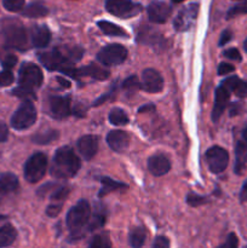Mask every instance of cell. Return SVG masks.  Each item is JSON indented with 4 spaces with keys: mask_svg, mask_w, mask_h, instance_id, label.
<instances>
[{
    "mask_svg": "<svg viewBox=\"0 0 247 248\" xmlns=\"http://www.w3.org/2000/svg\"><path fill=\"white\" fill-rule=\"evenodd\" d=\"M80 169V160L74 150L62 147L56 152L51 165V176L57 179H68L74 177Z\"/></svg>",
    "mask_w": 247,
    "mask_h": 248,
    "instance_id": "obj_1",
    "label": "cell"
},
{
    "mask_svg": "<svg viewBox=\"0 0 247 248\" xmlns=\"http://www.w3.org/2000/svg\"><path fill=\"white\" fill-rule=\"evenodd\" d=\"M91 218V207L86 200H80L75 206H73L68 212L65 222L68 229L70 230V239L79 240L86 234L87 224Z\"/></svg>",
    "mask_w": 247,
    "mask_h": 248,
    "instance_id": "obj_2",
    "label": "cell"
},
{
    "mask_svg": "<svg viewBox=\"0 0 247 248\" xmlns=\"http://www.w3.org/2000/svg\"><path fill=\"white\" fill-rule=\"evenodd\" d=\"M2 38L7 47L24 51L28 48V36L23 24L16 19H7L2 23Z\"/></svg>",
    "mask_w": 247,
    "mask_h": 248,
    "instance_id": "obj_3",
    "label": "cell"
},
{
    "mask_svg": "<svg viewBox=\"0 0 247 248\" xmlns=\"http://www.w3.org/2000/svg\"><path fill=\"white\" fill-rule=\"evenodd\" d=\"M47 170V157L45 154L38 152L31 155L24 165V178L29 183L41 181Z\"/></svg>",
    "mask_w": 247,
    "mask_h": 248,
    "instance_id": "obj_4",
    "label": "cell"
},
{
    "mask_svg": "<svg viewBox=\"0 0 247 248\" xmlns=\"http://www.w3.org/2000/svg\"><path fill=\"white\" fill-rule=\"evenodd\" d=\"M36 121V109L33 103L29 101H24L14 113L11 118V126L15 130H27L34 125Z\"/></svg>",
    "mask_w": 247,
    "mask_h": 248,
    "instance_id": "obj_5",
    "label": "cell"
},
{
    "mask_svg": "<svg viewBox=\"0 0 247 248\" xmlns=\"http://www.w3.org/2000/svg\"><path fill=\"white\" fill-rule=\"evenodd\" d=\"M18 84L21 87L28 90L39 89L43 84V73L41 69L34 63H23L19 68Z\"/></svg>",
    "mask_w": 247,
    "mask_h": 248,
    "instance_id": "obj_6",
    "label": "cell"
},
{
    "mask_svg": "<svg viewBox=\"0 0 247 248\" xmlns=\"http://www.w3.org/2000/svg\"><path fill=\"white\" fill-rule=\"evenodd\" d=\"M127 58V50L120 44H111L102 48L97 55V60L104 65H119Z\"/></svg>",
    "mask_w": 247,
    "mask_h": 248,
    "instance_id": "obj_7",
    "label": "cell"
},
{
    "mask_svg": "<svg viewBox=\"0 0 247 248\" xmlns=\"http://www.w3.org/2000/svg\"><path fill=\"white\" fill-rule=\"evenodd\" d=\"M106 7L109 14L121 18H130L142 11V6L131 0H107Z\"/></svg>",
    "mask_w": 247,
    "mask_h": 248,
    "instance_id": "obj_8",
    "label": "cell"
},
{
    "mask_svg": "<svg viewBox=\"0 0 247 248\" xmlns=\"http://www.w3.org/2000/svg\"><path fill=\"white\" fill-rule=\"evenodd\" d=\"M206 162L212 173H220L224 171L229 162V154L225 149L215 145L206 152Z\"/></svg>",
    "mask_w": 247,
    "mask_h": 248,
    "instance_id": "obj_9",
    "label": "cell"
},
{
    "mask_svg": "<svg viewBox=\"0 0 247 248\" xmlns=\"http://www.w3.org/2000/svg\"><path fill=\"white\" fill-rule=\"evenodd\" d=\"M199 14V4L186 5L185 7L178 12L173 21L174 29L177 31H185L190 29V27L195 23L196 17Z\"/></svg>",
    "mask_w": 247,
    "mask_h": 248,
    "instance_id": "obj_10",
    "label": "cell"
},
{
    "mask_svg": "<svg viewBox=\"0 0 247 248\" xmlns=\"http://www.w3.org/2000/svg\"><path fill=\"white\" fill-rule=\"evenodd\" d=\"M140 89L149 93H157L164 89V79L157 70L148 68L142 73Z\"/></svg>",
    "mask_w": 247,
    "mask_h": 248,
    "instance_id": "obj_11",
    "label": "cell"
},
{
    "mask_svg": "<svg viewBox=\"0 0 247 248\" xmlns=\"http://www.w3.org/2000/svg\"><path fill=\"white\" fill-rule=\"evenodd\" d=\"M50 113L55 119L62 120L70 115V99L69 97L52 96L48 99Z\"/></svg>",
    "mask_w": 247,
    "mask_h": 248,
    "instance_id": "obj_12",
    "label": "cell"
},
{
    "mask_svg": "<svg viewBox=\"0 0 247 248\" xmlns=\"http://www.w3.org/2000/svg\"><path fill=\"white\" fill-rule=\"evenodd\" d=\"M171 16V7L164 1H153L148 6V17L150 22L162 24Z\"/></svg>",
    "mask_w": 247,
    "mask_h": 248,
    "instance_id": "obj_13",
    "label": "cell"
},
{
    "mask_svg": "<svg viewBox=\"0 0 247 248\" xmlns=\"http://www.w3.org/2000/svg\"><path fill=\"white\" fill-rule=\"evenodd\" d=\"M107 143L116 153H123L130 145V136L127 132L120 130L110 131L107 136Z\"/></svg>",
    "mask_w": 247,
    "mask_h": 248,
    "instance_id": "obj_14",
    "label": "cell"
},
{
    "mask_svg": "<svg viewBox=\"0 0 247 248\" xmlns=\"http://www.w3.org/2000/svg\"><path fill=\"white\" fill-rule=\"evenodd\" d=\"M230 99V92L225 89L224 86L220 85L217 90H216V98H215V106H213L212 110V121L217 123L219 118L222 116L223 111L227 108L228 103Z\"/></svg>",
    "mask_w": 247,
    "mask_h": 248,
    "instance_id": "obj_15",
    "label": "cell"
},
{
    "mask_svg": "<svg viewBox=\"0 0 247 248\" xmlns=\"http://www.w3.org/2000/svg\"><path fill=\"white\" fill-rule=\"evenodd\" d=\"M77 149H79L80 154L84 156L85 160H91L94 155L97 154L98 150V138L96 136L87 135L82 136L77 143Z\"/></svg>",
    "mask_w": 247,
    "mask_h": 248,
    "instance_id": "obj_16",
    "label": "cell"
},
{
    "mask_svg": "<svg viewBox=\"0 0 247 248\" xmlns=\"http://www.w3.org/2000/svg\"><path fill=\"white\" fill-rule=\"evenodd\" d=\"M170 169H171V162L165 155H153L148 160V170L153 176H164L170 171Z\"/></svg>",
    "mask_w": 247,
    "mask_h": 248,
    "instance_id": "obj_17",
    "label": "cell"
},
{
    "mask_svg": "<svg viewBox=\"0 0 247 248\" xmlns=\"http://www.w3.org/2000/svg\"><path fill=\"white\" fill-rule=\"evenodd\" d=\"M31 40L35 47H45L51 40V31L45 24L33 26L31 29Z\"/></svg>",
    "mask_w": 247,
    "mask_h": 248,
    "instance_id": "obj_18",
    "label": "cell"
},
{
    "mask_svg": "<svg viewBox=\"0 0 247 248\" xmlns=\"http://www.w3.org/2000/svg\"><path fill=\"white\" fill-rule=\"evenodd\" d=\"M17 188H18V178L14 173L6 172L0 174V196L15 193Z\"/></svg>",
    "mask_w": 247,
    "mask_h": 248,
    "instance_id": "obj_19",
    "label": "cell"
},
{
    "mask_svg": "<svg viewBox=\"0 0 247 248\" xmlns=\"http://www.w3.org/2000/svg\"><path fill=\"white\" fill-rule=\"evenodd\" d=\"M222 86H224L229 92H234L237 97L247 96V82L237 77H230L225 79L222 82Z\"/></svg>",
    "mask_w": 247,
    "mask_h": 248,
    "instance_id": "obj_20",
    "label": "cell"
},
{
    "mask_svg": "<svg viewBox=\"0 0 247 248\" xmlns=\"http://www.w3.org/2000/svg\"><path fill=\"white\" fill-rule=\"evenodd\" d=\"M77 77H91L96 80H106L108 79L109 72L99 65L91 63L86 67L77 69Z\"/></svg>",
    "mask_w": 247,
    "mask_h": 248,
    "instance_id": "obj_21",
    "label": "cell"
},
{
    "mask_svg": "<svg viewBox=\"0 0 247 248\" xmlns=\"http://www.w3.org/2000/svg\"><path fill=\"white\" fill-rule=\"evenodd\" d=\"M235 155H236V160H235V172L237 174H242V172L245 171L247 165V143L244 140H240L236 144Z\"/></svg>",
    "mask_w": 247,
    "mask_h": 248,
    "instance_id": "obj_22",
    "label": "cell"
},
{
    "mask_svg": "<svg viewBox=\"0 0 247 248\" xmlns=\"http://www.w3.org/2000/svg\"><path fill=\"white\" fill-rule=\"evenodd\" d=\"M147 240V232L142 227H135L130 230L128 234V242L132 248H140L145 244Z\"/></svg>",
    "mask_w": 247,
    "mask_h": 248,
    "instance_id": "obj_23",
    "label": "cell"
},
{
    "mask_svg": "<svg viewBox=\"0 0 247 248\" xmlns=\"http://www.w3.org/2000/svg\"><path fill=\"white\" fill-rule=\"evenodd\" d=\"M17 237V232L11 224H5L0 227V248L10 246L15 242Z\"/></svg>",
    "mask_w": 247,
    "mask_h": 248,
    "instance_id": "obj_24",
    "label": "cell"
},
{
    "mask_svg": "<svg viewBox=\"0 0 247 248\" xmlns=\"http://www.w3.org/2000/svg\"><path fill=\"white\" fill-rule=\"evenodd\" d=\"M102 188L99 190L98 196L99 198H103V196L108 195L109 193H113V191L119 190V189H127V186L120 183V182H116L114 179L108 178V177H104V178L101 179Z\"/></svg>",
    "mask_w": 247,
    "mask_h": 248,
    "instance_id": "obj_25",
    "label": "cell"
},
{
    "mask_svg": "<svg viewBox=\"0 0 247 248\" xmlns=\"http://www.w3.org/2000/svg\"><path fill=\"white\" fill-rule=\"evenodd\" d=\"M22 14H23V16L31 17V18H39V17L46 16L48 14V10L41 2H31L28 6L24 7Z\"/></svg>",
    "mask_w": 247,
    "mask_h": 248,
    "instance_id": "obj_26",
    "label": "cell"
},
{
    "mask_svg": "<svg viewBox=\"0 0 247 248\" xmlns=\"http://www.w3.org/2000/svg\"><path fill=\"white\" fill-rule=\"evenodd\" d=\"M97 26L99 27L102 31H103L106 35H110V36H127V33L124 31L123 28H120L119 26L116 24L111 23V22L108 21H99L97 23Z\"/></svg>",
    "mask_w": 247,
    "mask_h": 248,
    "instance_id": "obj_27",
    "label": "cell"
},
{
    "mask_svg": "<svg viewBox=\"0 0 247 248\" xmlns=\"http://www.w3.org/2000/svg\"><path fill=\"white\" fill-rule=\"evenodd\" d=\"M109 121H110L111 125L115 126H123L127 125L128 124V116L126 114L125 110L120 108H114L111 109L110 113H109Z\"/></svg>",
    "mask_w": 247,
    "mask_h": 248,
    "instance_id": "obj_28",
    "label": "cell"
},
{
    "mask_svg": "<svg viewBox=\"0 0 247 248\" xmlns=\"http://www.w3.org/2000/svg\"><path fill=\"white\" fill-rule=\"evenodd\" d=\"M87 248H111V241L108 232L94 235Z\"/></svg>",
    "mask_w": 247,
    "mask_h": 248,
    "instance_id": "obj_29",
    "label": "cell"
},
{
    "mask_svg": "<svg viewBox=\"0 0 247 248\" xmlns=\"http://www.w3.org/2000/svg\"><path fill=\"white\" fill-rule=\"evenodd\" d=\"M56 138H58V132L53 130H47L46 132L38 133L36 136H34L33 140L38 144H48L50 142L55 140Z\"/></svg>",
    "mask_w": 247,
    "mask_h": 248,
    "instance_id": "obj_30",
    "label": "cell"
},
{
    "mask_svg": "<svg viewBox=\"0 0 247 248\" xmlns=\"http://www.w3.org/2000/svg\"><path fill=\"white\" fill-rule=\"evenodd\" d=\"M106 223V216L102 212H96L92 218H90V222L87 224V232H93V230L98 229V228L103 227Z\"/></svg>",
    "mask_w": 247,
    "mask_h": 248,
    "instance_id": "obj_31",
    "label": "cell"
},
{
    "mask_svg": "<svg viewBox=\"0 0 247 248\" xmlns=\"http://www.w3.org/2000/svg\"><path fill=\"white\" fill-rule=\"evenodd\" d=\"M123 89L125 90L128 94L136 93V92L140 89V84L139 81H138L137 77H136V75H131V77H128L127 79L124 81Z\"/></svg>",
    "mask_w": 247,
    "mask_h": 248,
    "instance_id": "obj_32",
    "label": "cell"
},
{
    "mask_svg": "<svg viewBox=\"0 0 247 248\" xmlns=\"http://www.w3.org/2000/svg\"><path fill=\"white\" fill-rule=\"evenodd\" d=\"M247 14V0H241V2L236 4L235 6H232V9L228 11L227 18H232V17H236L239 15H245Z\"/></svg>",
    "mask_w": 247,
    "mask_h": 248,
    "instance_id": "obj_33",
    "label": "cell"
},
{
    "mask_svg": "<svg viewBox=\"0 0 247 248\" xmlns=\"http://www.w3.org/2000/svg\"><path fill=\"white\" fill-rule=\"evenodd\" d=\"M12 93L15 94V96L19 97V98L24 99V101H35L36 99V96L34 94V91L33 90H28V89H24V87H17V89H15L14 91H12Z\"/></svg>",
    "mask_w": 247,
    "mask_h": 248,
    "instance_id": "obj_34",
    "label": "cell"
},
{
    "mask_svg": "<svg viewBox=\"0 0 247 248\" xmlns=\"http://www.w3.org/2000/svg\"><path fill=\"white\" fill-rule=\"evenodd\" d=\"M68 194H69V189L67 186H58V188L53 189L50 195V199L53 202H62L67 198Z\"/></svg>",
    "mask_w": 247,
    "mask_h": 248,
    "instance_id": "obj_35",
    "label": "cell"
},
{
    "mask_svg": "<svg viewBox=\"0 0 247 248\" xmlns=\"http://www.w3.org/2000/svg\"><path fill=\"white\" fill-rule=\"evenodd\" d=\"M5 9L10 12H18L23 9L24 0H4L2 1Z\"/></svg>",
    "mask_w": 247,
    "mask_h": 248,
    "instance_id": "obj_36",
    "label": "cell"
},
{
    "mask_svg": "<svg viewBox=\"0 0 247 248\" xmlns=\"http://www.w3.org/2000/svg\"><path fill=\"white\" fill-rule=\"evenodd\" d=\"M14 80L15 78L11 70L5 69L0 73V86H9L14 82Z\"/></svg>",
    "mask_w": 247,
    "mask_h": 248,
    "instance_id": "obj_37",
    "label": "cell"
},
{
    "mask_svg": "<svg viewBox=\"0 0 247 248\" xmlns=\"http://www.w3.org/2000/svg\"><path fill=\"white\" fill-rule=\"evenodd\" d=\"M186 202L188 205L193 206V207H196V206H200L202 203L206 202V198L200 195H196V194L190 193L188 196H186Z\"/></svg>",
    "mask_w": 247,
    "mask_h": 248,
    "instance_id": "obj_38",
    "label": "cell"
},
{
    "mask_svg": "<svg viewBox=\"0 0 247 248\" xmlns=\"http://www.w3.org/2000/svg\"><path fill=\"white\" fill-rule=\"evenodd\" d=\"M237 246H239V239H237V236L234 232H232V234L228 235L224 244L220 245V246L217 248H237Z\"/></svg>",
    "mask_w": 247,
    "mask_h": 248,
    "instance_id": "obj_39",
    "label": "cell"
},
{
    "mask_svg": "<svg viewBox=\"0 0 247 248\" xmlns=\"http://www.w3.org/2000/svg\"><path fill=\"white\" fill-rule=\"evenodd\" d=\"M62 202H52L47 208H46V215L48 217H56L60 215L61 210H62Z\"/></svg>",
    "mask_w": 247,
    "mask_h": 248,
    "instance_id": "obj_40",
    "label": "cell"
},
{
    "mask_svg": "<svg viewBox=\"0 0 247 248\" xmlns=\"http://www.w3.org/2000/svg\"><path fill=\"white\" fill-rule=\"evenodd\" d=\"M1 63H2V67H4L5 69L10 70V69H12L15 65H16L17 57L15 55H7L6 57L1 61Z\"/></svg>",
    "mask_w": 247,
    "mask_h": 248,
    "instance_id": "obj_41",
    "label": "cell"
},
{
    "mask_svg": "<svg viewBox=\"0 0 247 248\" xmlns=\"http://www.w3.org/2000/svg\"><path fill=\"white\" fill-rule=\"evenodd\" d=\"M152 248H170V240L166 236H157L153 242Z\"/></svg>",
    "mask_w": 247,
    "mask_h": 248,
    "instance_id": "obj_42",
    "label": "cell"
},
{
    "mask_svg": "<svg viewBox=\"0 0 247 248\" xmlns=\"http://www.w3.org/2000/svg\"><path fill=\"white\" fill-rule=\"evenodd\" d=\"M223 55H224V57L229 58V60L232 61H237V62H240V61L242 60L241 55H240L237 48H229V50H225Z\"/></svg>",
    "mask_w": 247,
    "mask_h": 248,
    "instance_id": "obj_43",
    "label": "cell"
},
{
    "mask_svg": "<svg viewBox=\"0 0 247 248\" xmlns=\"http://www.w3.org/2000/svg\"><path fill=\"white\" fill-rule=\"evenodd\" d=\"M234 70H235V67L232 64H230V63L223 62L218 65V75L230 74V73H232Z\"/></svg>",
    "mask_w": 247,
    "mask_h": 248,
    "instance_id": "obj_44",
    "label": "cell"
},
{
    "mask_svg": "<svg viewBox=\"0 0 247 248\" xmlns=\"http://www.w3.org/2000/svg\"><path fill=\"white\" fill-rule=\"evenodd\" d=\"M232 39V33L230 31H228V29H225V31L220 34V39L218 44H219V46H224L225 44L229 43Z\"/></svg>",
    "mask_w": 247,
    "mask_h": 248,
    "instance_id": "obj_45",
    "label": "cell"
},
{
    "mask_svg": "<svg viewBox=\"0 0 247 248\" xmlns=\"http://www.w3.org/2000/svg\"><path fill=\"white\" fill-rule=\"evenodd\" d=\"M9 137V128H7L6 124L0 121V143L5 142Z\"/></svg>",
    "mask_w": 247,
    "mask_h": 248,
    "instance_id": "obj_46",
    "label": "cell"
},
{
    "mask_svg": "<svg viewBox=\"0 0 247 248\" xmlns=\"http://www.w3.org/2000/svg\"><path fill=\"white\" fill-rule=\"evenodd\" d=\"M240 200L246 201L247 200V181L245 182L244 186H242L241 191H240Z\"/></svg>",
    "mask_w": 247,
    "mask_h": 248,
    "instance_id": "obj_47",
    "label": "cell"
},
{
    "mask_svg": "<svg viewBox=\"0 0 247 248\" xmlns=\"http://www.w3.org/2000/svg\"><path fill=\"white\" fill-rule=\"evenodd\" d=\"M57 82L58 84H61V86L62 87H65V89H69L70 87V82L68 81L67 79H64V78H62V77H57Z\"/></svg>",
    "mask_w": 247,
    "mask_h": 248,
    "instance_id": "obj_48",
    "label": "cell"
},
{
    "mask_svg": "<svg viewBox=\"0 0 247 248\" xmlns=\"http://www.w3.org/2000/svg\"><path fill=\"white\" fill-rule=\"evenodd\" d=\"M154 109H155L154 104H147V106L139 108V113H142V111L144 113V111H147V110H154Z\"/></svg>",
    "mask_w": 247,
    "mask_h": 248,
    "instance_id": "obj_49",
    "label": "cell"
},
{
    "mask_svg": "<svg viewBox=\"0 0 247 248\" xmlns=\"http://www.w3.org/2000/svg\"><path fill=\"white\" fill-rule=\"evenodd\" d=\"M244 48H245V51H246V52H247V39H246V40H245V43H244Z\"/></svg>",
    "mask_w": 247,
    "mask_h": 248,
    "instance_id": "obj_50",
    "label": "cell"
},
{
    "mask_svg": "<svg viewBox=\"0 0 247 248\" xmlns=\"http://www.w3.org/2000/svg\"><path fill=\"white\" fill-rule=\"evenodd\" d=\"M184 1V0H172V2H176V4H178V2H182Z\"/></svg>",
    "mask_w": 247,
    "mask_h": 248,
    "instance_id": "obj_51",
    "label": "cell"
},
{
    "mask_svg": "<svg viewBox=\"0 0 247 248\" xmlns=\"http://www.w3.org/2000/svg\"><path fill=\"white\" fill-rule=\"evenodd\" d=\"M1 219H5V217H1V216H0V220Z\"/></svg>",
    "mask_w": 247,
    "mask_h": 248,
    "instance_id": "obj_52",
    "label": "cell"
},
{
    "mask_svg": "<svg viewBox=\"0 0 247 248\" xmlns=\"http://www.w3.org/2000/svg\"><path fill=\"white\" fill-rule=\"evenodd\" d=\"M245 248H247V246H246V247H245Z\"/></svg>",
    "mask_w": 247,
    "mask_h": 248,
    "instance_id": "obj_53",
    "label": "cell"
},
{
    "mask_svg": "<svg viewBox=\"0 0 247 248\" xmlns=\"http://www.w3.org/2000/svg\"><path fill=\"white\" fill-rule=\"evenodd\" d=\"M240 1H241V0H240Z\"/></svg>",
    "mask_w": 247,
    "mask_h": 248,
    "instance_id": "obj_54",
    "label": "cell"
}]
</instances>
